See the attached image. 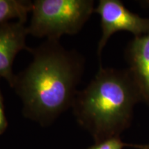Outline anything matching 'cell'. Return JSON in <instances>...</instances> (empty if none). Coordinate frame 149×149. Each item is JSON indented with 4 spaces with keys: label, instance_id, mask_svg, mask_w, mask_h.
Instances as JSON below:
<instances>
[{
    "label": "cell",
    "instance_id": "obj_9",
    "mask_svg": "<svg viewBox=\"0 0 149 149\" xmlns=\"http://www.w3.org/2000/svg\"><path fill=\"white\" fill-rule=\"evenodd\" d=\"M7 126H8V122L5 115L3 99L0 91V135L4 133Z\"/></svg>",
    "mask_w": 149,
    "mask_h": 149
},
{
    "label": "cell",
    "instance_id": "obj_5",
    "mask_svg": "<svg viewBox=\"0 0 149 149\" xmlns=\"http://www.w3.org/2000/svg\"><path fill=\"white\" fill-rule=\"evenodd\" d=\"M28 35L27 26L20 22L0 25V78H4L10 87L15 77L13 72L15 58L20 51L29 48L26 44Z\"/></svg>",
    "mask_w": 149,
    "mask_h": 149
},
{
    "label": "cell",
    "instance_id": "obj_4",
    "mask_svg": "<svg viewBox=\"0 0 149 149\" xmlns=\"http://www.w3.org/2000/svg\"><path fill=\"white\" fill-rule=\"evenodd\" d=\"M94 13L99 15L101 22L102 36L97 47L100 59L104 48L114 33L128 31L134 37L149 34V18H142L130 12L120 0H100Z\"/></svg>",
    "mask_w": 149,
    "mask_h": 149
},
{
    "label": "cell",
    "instance_id": "obj_2",
    "mask_svg": "<svg viewBox=\"0 0 149 149\" xmlns=\"http://www.w3.org/2000/svg\"><path fill=\"white\" fill-rule=\"evenodd\" d=\"M142 102L138 86L128 69L102 68L72 104L76 120L95 142L120 137L129 127L135 106Z\"/></svg>",
    "mask_w": 149,
    "mask_h": 149
},
{
    "label": "cell",
    "instance_id": "obj_7",
    "mask_svg": "<svg viewBox=\"0 0 149 149\" xmlns=\"http://www.w3.org/2000/svg\"><path fill=\"white\" fill-rule=\"evenodd\" d=\"M32 8L33 1L27 0H0V25L12 19L25 24Z\"/></svg>",
    "mask_w": 149,
    "mask_h": 149
},
{
    "label": "cell",
    "instance_id": "obj_1",
    "mask_svg": "<svg viewBox=\"0 0 149 149\" xmlns=\"http://www.w3.org/2000/svg\"><path fill=\"white\" fill-rule=\"evenodd\" d=\"M28 51L33 60L15 74L12 88L22 100L24 117L47 126L72 107L85 60L74 50L64 48L58 40H46Z\"/></svg>",
    "mask_w": 149,
    "mask_h": 149
},
{
    "label": "cell",
    "instance_id": "obj_8",
    "mask_svg": "<svg viewBox=\"0 0 149 149\" xmlns=\"http://www.w3.org/2000/svg\"><path fill=\"white\" fill-rule=\"evenodd\" d=\"M125 147H132L138 149H149V145L131 144L123 142L120 137H113L95 142L87 149H123Z\"/></svg>",
    "mask_w": 149,
    "mask_h": 149
},
{
    "label": "cell",
    "instance_id": "obj_3",
    "mask_svg": "<svg viewBox=\"0 0 149 149\" xmlns=\"http://www.w3.org/2000/svg\"><path fill=\"white\" fill-rule=\"evenodd\" d=\"M94 11L92 0H35L28 33L59 40L64 35L79 33Z\"/></svg>",
    "mask_w": 149,
    "mask_h": 149
},
{
    "label": "cell",
    "instance_id": "obj_6",
    "mask_svg": "<svg viewBox=\"0 0 149 149\" xmlns=\"http://www.w3.org/2000/svg\"><path fill=\"white\" fill-rule=\"evenodd\" d=\"M126 57L142 102L149 105V34L134 37L126 48Z\"/></svg>",
    "mask_w": 149,
    "mask_h": 149
}]
</instances>
